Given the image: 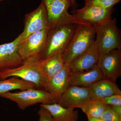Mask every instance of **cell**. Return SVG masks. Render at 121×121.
<instances>
[{
	"mask_svg": "<svg viewBox=\"0 0 121 121\" xmlns=\"http://www.w3.org/2000/svg\"><path fill=\"white\" fill-rule=\"evenodd\" d=\"M22 41L19 35L11 43L0 45V72L23 64L18 50Z\"/></svg>",
	"mask_w": 121,
	"mask_h": 121,
	"instance_id": "obj_11",
	"label": "cell"
},
{
	"mask_svg": "<svg viewBox=\"0 0 121 121\" xmlns=\"http://www.w3.org/2000/svg\"><path fill=\"white\" fill-rule=\"evenodd\" d=\"M69 65L64 64L62 69L54 76L48 79L42 84L41 87L49 92L58 103L60 97L70 87Z\"/></svg>",
	"mask_w": 121,
	"mask_h": 121,
	"instance_id": "obj_12",
	"label": "cell"
},
{
	"mask_svg": "<svg viewBox=\"0 0 121 121\" xmlns=\"http://www.w3.org/2000/svg\"><path fill=\"white\" fill-rule=\"evenodd\" d=\"M99 52L95 44L76 57L69 63L70 72L90 69L97 65Z\"/></svg>",
	"mask_w": 121,
	"mask_h": 121,
	"instance_id": "obj_15",
	"label": "cell"
},
{
	"mask_svg": "<svg viewBox=\"0 0 121 121\" xmlns=\"http://www.w3.org/2000/svg\"><path fill=\"white\" fill-rule=\"evenodd\" d=\"M114 9H103L97 7L84 5L80 9H73L71 12L75 23L92 26L108 22L112 19Z\"/></svg>",
	"mask_w": 121,
	"mask_h": 121,
	"instance_id": "obj_7",
	"label": "cell"
},
{
	"mask_svg": "<svg viewBox=\"0 0 121 121\" xmlns=\"http://www.w3.org/2000/svg\"><path fill=\"white\" fill-rule=\"evenodd\" d=\"M0 97L14 102L22 110L38 103L51 104L57 103L52 95L44 89L32 88L14 93L9 91L1 95Z\"/></svg>",
	"mask_w": 121,
	"mask_h": 121,
	"instance_id": "obj_4",
	"label": "cell"
},
{
	"mask_svg": "<svg viewBox=\"0 0 121 121\" xmlns=\"http://www.w3.org/2000/svg\"><path fill=\"white\" fill-rule=\"evenodd\" d=\"M97 65L105 78L115 82L121 75V49L99 54Z\"/></svg>",
	"mask_w": 121,
	"mask_h": 121,
	"instance_id": "obj_10",
	"label": "cell"
},
{
	"mask_svg": "<svg viewBox=\"0 0 121 121\" xmlns=\"http://www.w3.org/2000/svg\"><path fill=\"white\" fill-rule=\"evenodd\" d=\"M40 121V120H39V121Z\"/></svg>",
	"mask_w": 121,
	"mask_h": 121,
	"instance_id": "obj_29",
	"label": "cell"
},
{
	"mask_svg": "<svg viewBox=\"0 0 121 121\" xmlns=\"http://www.w3.org/2000/svg\"><path fill=\"white\" fill-rule=\"evenodd\" d=\"M48 30L34 33L21 41L18 52L24 63L42 59Z\"/></svg>",
	"mask_w": 121,
	"mask_h": 121,
	"instance_id": "obj_5",
	"label": "cell"
},
{
	"mask_svg": "<svg viewBox=\"0 0 121 121\" xmlns=\"http://www.w3.org/2000/svg\"><path fill=\"white\" fill-rule=\"evenodd\" d=\"M50 111L53 121H78V111L73 108H65L56 103L51 104H40Z\"/></svg>",
	"mask_w": 121,
	"mask_h": 121,
	"instance_id": "obj_18",
	"label": "cell"
},
{
	"mask_svg": "<svg viewBox=\"0 0 121 121\" xmlns=\"http://www.w3.org/2000/svg\"><path fill=\"white\" fill-rule=\"evenodd\" d=\"M36 88L34 83L15 76L0 80V95L13 90L23 91Z\"/></svg>",
	"mask_w": 121,
	"mask_h": 121,
	"instance_id": "obj_19",
	"label": "cell"
},
{
	"mask_svg": "<svg viewBox=\"0 0 121 121\" xmlns=\"http://www.w3.org/2000/svg\"><path fill=\"white\" fill-rule=\"evenodd\" d=\"M42 0L47 9L50 29L65 24H76L73 17L68 12L71 6L70 0Z\"/></svg>",
	"mask_w": 121,
	"mask_h": 121,
	"instance_id": "obj_6",
	"label": "cell"
},
{
	"mask_svg": "<svg viewBox=\"0 0 121 121\" xmlns=\"http://www.w3.org/2000/svg\"><path fill=\"white\" fill-rule=\"evenodd\" d=\"M39 65L41 71L48 78H52L62 69L64 65L63 53L59 52L40 60Z\"/></svg>",
	"mask_w": 121,
	"mask_h": 121,
	"instance_id": "obj_17",
	"label": "cell"
},
{
	"mask_svg": "<svg viewBox=\"0 0 121 121\" xmlns=\"http://www.w3.org/2000/svg\"><path fill=\"white\" fill-rule=\"evenodd\" d=\"M100 118L104 121H121V118L115 112L109 105H107Z\"/></svg>",
	"mask_w": 121,
	"mask_h": 121,
	"instance_id": "obj_22",
	"label": "cell"
},
{
	"mask_svg": "<svg viewBox=\"0 0 121 121\" xmlns=\"http://www.w3.org/2000/svg\"><path fill=\"white\" fill-rule=\"evenodd\" d=\"M95 35L93 27L80 25L63 54L64 64L69 65L73 60L91 47L94 44Z\"/></svg>",
	"mask_w": 121,
	"mask_h": 121,
	"instance_id": "obj_3",
	"label": "cell"
},
{
	"mask_svg": "<svg viewBox=\"0 0 121 121\" xmlns=\"http://www.w3.org/2000/svg\"><path fill=\"white\" fill-rule=\"evenodd\" d=\"M15 76L30 82L41 88L47 78L41 71L39 62H27L18 67L0 72V80Z\"/></svg>",
	"mask_w": 121,
	"mask_h": 121,
	"instance_id": "obj_8",
	"label": "cell"
},
{
	"mask_svg": "<svg viewBox=\"0 0 121 121\" xmlns=\"http://www.w3.org/2000/svg\"><path fill=\"white\" fill-rule=\"evenodd\" d=\"M105 78L104 75L96 65L87 70L70 72L69 81L70 86L89 87Z\"/></svg>",
	"mask_w": 121,
	"mask_h": 121,
	"instance_id": "obj_14",
	"label": "cell"
},
{
	"mask_svg": "<svg viewBox=\"0 0 121 121\" xmlns=\"http://www.w3.org/2000/svg\"><path fill=\"white\" fill-rule=\"evenodd\" d=\"M80 25L76 24H65L48 30L41 60L57 52L63 54Z\"/></svg>",
	"mask_w": 121,
	"mask_h": 121,
	"instance_id": "obj_1",
	"label": "cell"
},
{
	"mask_svg": "<svg viewBox=\"0 0 121 121\" xmlns=\"http://www.w3.org/2000/svg\"><path fill=\"white\" fill-rule=\"evenodd\" d=\"M71 2V7L73 9H74L75 7H77L78 5L76 1V0H70Z\"/></svg>",
	"mask_w": 121,
	"mask_h": 121,
	"instance_id": "obj_27",
	"label": "cell"
},
{
	"mask_svg": "<svg viewBox=\"0 0 121 121\" xmlns=\"http://www.w3.org/2000/svg\"><path fill=\"white\" fill-rule=\"evenodd\" d=\"M111 109L119 117L121 118V106H110Z\"/></svg>",
	"mask_w": 121,
	"mask_h": 121,
	"instance_id": "obj_25",
	"label": "cell"
},
{
	"mask_svg": "<svg viewBox=\"0 0 121 121\" xmlns=\"http://www.w3.org/2000/svg\"><path fill=\"white\" fill-rule=\"evenodd\" d=\"M96 38L95 44L99 54H104L115 49H121L120 30L117 27L116 18L93 26Z\"/></svg>",
	"mask_w": 121,
	"mask_h": 121,
	"instance_id": "obj_2",
	"label": "cell"
},
{
	"mask_svg": "<svg viewBox=\"0 0 121 121\" xmlns=\"http://www.w3.org/2000/svg\"><path fill=\"white\" fill-rule=\"evenodd\" d=\"M121 0H85V5L92 6L103 9H108L113 8L114 6Z\"/></svg>",
	"mask_w": 121,
	"mask_h": 121,
	"instance_id": "obj_21",
	"label": "cell"
},
{
	"mask_svg": "<svg viewBox=\"0 0 121 121\" xmlns=\"http://www.w3.org/2000/svg\"><path fill=\"white\" fill-rule=\"evenodd\" d=\"M3 0H0V1H1Z\"/></svg>",
	"mask_w": 121,
	"mask_h": 121,
	"instance_id": "obj_28",
	"label": "cell"
},
{
	"mask_svg": "<svg viewBox=\"0 0 121 121\" xmlns=\"http://www.w3.org/2000/svg\"><path fill=\"white\" fill-rule=\"evenodd\" d=\"M38 111L40 121H53L52 116L50 111L42 106Z\"/></svg>",
	"mask_w": 121,
	"mask_h": 121,
	"instance_id": "obj_24",
	"label": "cell"
},
{
	"mask_svg": "<svg viewBox=\"0 0 121 121\" xmlns=\"http://www.w3.org/2000/svg\"><path fill=\"white\" fill-rule=\"evenodd\" d=\"M88 121H104L100 117H87Z\"/></svg>",
	"mask_w": 121,
	"mask_h": 121,
	"instance_id": "obj_26",
	"label": "cell"
},
{
	"mask_svg": "<svg viewBox=\"0 0 121 121\" xmlns=\"http://www.w3.org/2000/svg\"><path fill=\"white\" fill-rule=\"evenodd\" d=\"M100 100L107 105L121 106V94L114 95Z\"/></svg>",
	"mask_w": 121,
	"mask_h": 121,
	"instance_id": "obj_23",
	"label": "cell"
},
{
	"mask_svg": "<svg viewBox=\"0 0 121 121\" xmlns=\"http://www.w3.org/2000/svg\"><path fill=\"white\" fill-rule=\"evenodd\" d=\"M91 99L89 87L70 86L61 95L58 103L65 108L82 109Z\"/></svg>",
	"mask_w": 121,
	"mask_h": 121,
	"instance_id": "obj_13",
	"label": "cell"
},
{
	"mask_svg": "<svg viewBox=\"0 0 121 121\" xmlns=\"http://www.w3.org/2000/svg\"><path fill=\"white\" fill-rule=\"evenodd\" d=\"M91 99H101L114 95L121 94L115 82L105 78L89 87Z\"/></svg>",
	"mask_w": 121,
	"mask_h": 121,
	"instance_id": "obj_16",
	"label": "cell"
},
{
	"mask_svg": "<svg viewBox=\"0 0 121 121\" xmlns=\"http://www.w3.org/2000/svg\"><path fill=\"white\" fill-rule=\"evenodd\" d=\"M107 106L100 99H91L81 109L87 117H100Z\"/></svg>",
	"mask_w": 121,
	"mask_h": 121,
	"instance_id": "obj_20",
	"label": "cell"
},
{
	"mask_svg": "<svg viewBox=\"0 0 121 121\" xmlns=\"http://www.w3.org/2000/svg\"><path fill=\"white\" fill-rule=\"evenodd\" d=\"M24 24L23 31L19 35L22 41L34 33L50 30L47 9L43 0L36 9L26 14Z\"/></svg>",
	"mask_w": 121,
	"mask_h": 121,
	"instance_id": "obj_9",
	"label": "cell"
}]
</instances>
